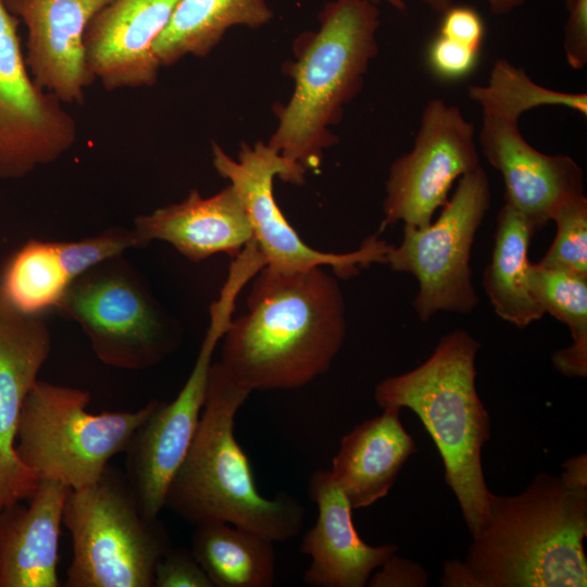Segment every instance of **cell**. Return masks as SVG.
I'll use <instances>...</instances> for the list:
<instances>
[{
  "label": "cell",
  "instance_id": "6da1fadb",
  "mask_svg": "<svg viewBox=\"0 0 587 587\" xmlns=\"http://www.w3.org/2000/svg\"><path fill=\"white\" fill-rule=\"evenodd\" d=\"M246 304L223 335L218 360L240 386L295 389L329 369L347 324L340 287L322 266L295 273L263 266Z\"/></svg>",
  "mask_w": 587,
  "mask_h": 587
},
{
  "label": "cell",
  "instance_id": "7a4b0ae2",
  "mask_svg": "<svg viewBox=\"0 0 587 587\" xmlns=\"http://www.w3.org/2000/svg\"><path fill=\"white\" fill-rule=\"evenodd\" d=\"M251 391L220 361L212 363L205 402L192 442L166 491L165 507L192 525L227 523L287 541L302 530L304 507L286 492L257 489L249 459L235 436V419Z\"/></svg>",
  "mask_w": 587,
  "mask_h": 587
},
{
  "label": "cell",
  "instance_id": "3957f363",
  "mask_svg": "<svg viewBox=\"0 0 587 587\" xmlns=\"http://www.w3.org/2000/svg\"><path fill=\"white\" fill-rule=\"evenodd\" d=\"M379 9L370 0H329L315 30L295 40V60L284 66L294 82L288 102L267 145L287 162L317 171L324 150L338 139L330 132L345 107L361 91L378 53Z\"/></svg>",
  "mask_w": 587,
  "mask_h": 587
},
{
  "label": "cell",
  "instance_id": "277c9868",
  "mask_svg": "<svg viewBox=\"0 0 587 587\" xmlns=\"http://www.w3.org/2000/svg\"><path fill=\"white\" fill-rule=\"evenodd\" d=\"M587 489L538 474L514 496L492 495L464 565L476 587H585Z\"/></svg>",
  "mask_w": 587,
  "mask_h": 587
},
{
  "label": "cell",
  "instance_id": "5b68a950",
  "mask_svg": "<svg viewBox=\"0 0 587 587\" xmlns=\"http://www.w3.org/2000/svg\"><path fill=\"white\" fill-rule=\"evenodd\" d=\"M480 342L464 329L439 340L415 369L379 382V407L410 409L422 421L442 459L445 482L453 491L472 536L489 517L492 492L482 464L491 435L490 417L476 389L475 360Z\"/></svg>",
  "mask_w": 587,
  "mask_h": 587
},
{
  "label": "cell",
  "instance_id": "8992f818",
  "mask_svg": "<svg viewBox=\"0 0 587 587\" xmlns=\"http://www.w3.org/2000/svg\"><path fill=\"white\" fill-rule=\"evenodd\" d=\"M86 390L37 380L18 420L15 451L38 480L76 490L97 483L124 452L155 400L136 411L88 412Z\"/></svg>",
  "mask_w": 587,
  "mask_h": 587
},
{
  "label": "cell",
  "instance_id": "52a82bcc",
  "mask_svg": "<svg viewBox=\"0 0 587 587\" xmlns=\"http://www.w3.org/2000/svg\"><path fill=\"white\" fill-rule=\"evenodd\" d=\"M63 523L72 539L67 587H153L172 548L159 517H148L120 472L108 466L88 487L70 489Z\"/></svg>",
  "mask_w": 587,
  "mask_h": 587
},
{
  "label": "cell",
  "instance_id": "ba28073f",
  "mask_svg": "<svg viewBox=\"0 0 587 587\" xmlns=\"http://www.w3.org/2000/svg\"><path fill=\"white\" fill-rule=\"evenodd\" d=\"M54 310L76 322L96 357L115 369H150L179 344L178 325L123 255L74 278Z\"/></svg>",
  "mask_w": 587,
  "mask_h": 587
},
{
  "label": "cell",
  "instance_id": "9c48e42d",
  "mask_svg": "<svg viewBox=\"0 0 587 587\" xmlns=\"http://www.w3.org/2000/svg\"><path fill=\"white\" fill-rule=\"evenodd\" d=\"M254 274L250 261L230 262L218 298L210 307L209 327L187 380L171 402L155 400L124 451L127 483L148 517H159L165 507L170 483L199 425L213 354L233 319L239 294Z\"/></svg>",
  "mask_w": 587,
  "mask_h": 587
},
{
  "label": "cell",
  "instance_id": "30bf717a",
  "mask_svg": "<svg viewBox=\"0 0 587 587\" xmlns=\"http://www.w3.org/2000/svg\"><path fill=\"white\" fill-rule=\"evenodd\" d=\"M490 201L489 178L479 166L459 178L435 222L424 227L403 225L401 243L388 246L384 263L417 280L412 305L421 322H428L438 312L466 314L478 303L470 261Z\"/></svg>",
  "mask_w": 587,
  "mask_h": 587
},
{
  "label": "cell",
  "instance_id": "8fae6325",
  "mask_svg": "<svg viewBox=\"0 0 587 587\" xmlns=\"http://www.w3.org/2000/svg\"><path fill=\"white\" fill-rule=\"evenodd\" d=\"M212 163L229 180L249 218L253 241L265 265L283 273L301 272L316 266H332L339 277L355 274L359 267L384 263L388 245L375 236L360 249L348 253L323 252L309 247L280 211L273 191L274 178L302 185L305 172L287 162L263 141L242 142L237 159L230 158L216 142L212 143Z\"/></svg>",
  "mask_w": 587,
  "mask_h": 587
},
{
  "label": "cell",
  "instance_id": "7c38bea8",
  "mask_svg": "<svg viewBox=\"0 0 587 587\" xmlns=\"http://www.w3.org/2000/svg\"><path fill=\"white\" fill-rule=\"evenodd\" d=\"M480 166L475 126L461 109L430 99L412 149L389 167L382 228L402 222L424 227L448 201L454 180Z\"/></svg>",
  "mask_w": 587,
  "mask_h": 587
},
{
  "label": "cell",
  "instance_id": "4fadbf2b",
  "mask_svg": "<svg viewBox=\"0 0 587 587\" xmlns=\"http://www.w3.org/2000/svg\"><path fill=\"white\" fill-rule=\"evenodd\" d=\"M18 17L0 0V179L55 162L76 142L75 118L40 88L26 65Z\"/></svg>",
  "mask_w": 587,
  "mask_h": 587
},
{
  "label": "cell",
  "instance_id": "5bb4252c",
  "mask_svg": "<svg viewBox=\"0 0 587 587\" xmlns=\"http://www.w3.org/2000/svg\"><path fill=\"white\" fill-rule=\"evenodd\" d=\"M52 338L41 315L16 309L0 288V509L29 499L39 480L15 451L24 401L51 352Z\"/></svg>",
  "mask_w": 587,
  "mask_h": 587
},
{
  "label": "cell",
  "instance_id": "9a60e30c",
  "mask_svg": "<svg viewBox=\"0 0 587 587\" xmlns=\"http://www.w3.org/2000/svg\"><path fill=\"white\" fill-rule=\"evenodd\" d=\"M112 0H4L27 29L25 61L35 83L62 103L82 104L96 80L86 57L85 34Z\"/></svg>",
  "mask_w": 587,
  "mask_h": 587
},
{
  "label": "cell",
  "instance_id": "2e32d148",
  "mask_svg": "<svg viewBox=\"0 0 587 587\" xmlns=\"http://www.w3.org/2000/svg\"><path fill=\"white\" fill-rule=\"evenodd\" d=\"M482 151L503 179L504 203L533 226L542 228L571 198L584 195V172L566 154L549 155L521 134L519 122L483 113Z\"/></svg>",
  "mask_w": 587,
  "mask_h": 587
},
{
  "label": "cell",
  "instance_id": "e0dca14e",
  "mask_svg": "<svg viewBox=\"0 0 587 587\" xmlns=\"http://www.w3.org/2000/svg\"><path fill=\"white\" fill-rule=\"evenodd\" d=\"M179 0H112L85 34L89 70L107 90L151 87L160 64L154 42Z\"/></svg>",
  "mask_w": 587,
  "mask_h": 587
},
{
  "label": "cell",
  "instance_id": "ac0fdd59",
  "mask_svg": "<svg viewBox=\"0 0 587 587\" xmlns=\"http://www.w3.org/2000/svg\"><path fill=\"white\" fill-rule=\"evenodd\" d=\"M309 496L316 504L317 519L300 545V551L311 559L303 582L313 587L366 586L398 547L371 546L359 536L353 509L329 470L321 469L311 475Z\"/></svg>",
  "mask_w": 587,
  "mask_h": 587
},
{
  "label": "cell",
  "instance_id": "d6986e66",
  "mask_svg": "<svg viewBox=\"0 0 587 587\" xmlns=\"http://www.w3.org/2000/svg\"><path fill=\"white\" fill-rule=\"evenodd\" d=\"M133 228L141 248L165 241L195 262L217 253L235 258L253 240L247 213L230 185L210 197L192 189L178 203L137 216Z\"/></svg>",
  "mask_w": 587,
  "mask_h": 587
},
{
  "label": "cell",
  "instance_id": "ffe728a7",
  "mask_svg": "<svg viewBox=\"0 0 587 587\" xmlns=\"http://www.w3.org/2000/svg\"><path fill=\"white\" fill-rule=\"evenodd\" d=\"M70 488L39 480L27 507L2 510L0 587H59V541Z\"/></svg>",
  "mask_w": 587,
  "mask_h": 587
},
{
  "label": "cell",
  "instance_id": "44dd1931",
  "mask_svg": "<svg viewBox=\"0 0 587 587\" xmlns=\"http://www.w3.org/2000/svg\"><path fill=\"white\" fill-rule=\"evenodd\" d=\"M378 416L345 435L329 470L351 508H367L387 496L417 447L400 421V409L385 408Z\"/></svg>",
  "mask_w": 587,
  "mask_h": 587
},
{
  "label": "cell",
  "instance_id": "7402d4cb",
  "mask_svg": "<svg viewBox=\"0 0 587 587\" xmlns=\"http://www.w3.org/2000/svg\"><path fill=\"white\" fill-rule=\"evenodd\" d=\"M274 11L267 0H179L154 42L160 66L187 55L207 57L235 26L252 29L268 24Z\"/></svg>",
  "mask_w": 587,
  "mask_h": 587
},
{
  "label": "cell",
  "instance_id": "603a6c76",
  "mask_svg": "<svg viewBox=\"0 0 587 587\" xmlns=\"http://www.w3.org/2000/svg\"><path fill=\"white\" fill-rule=\"evenodd\" d=\"M534 233L530 223L504 203L497 216L491 258L483 275V288L495 313L517 328H525L545 314L528 279L527 253Z\"/></svg>",
  "mask_w": 587,
  "mask_h": 587
},
{
  "label": "cell",
  "instance_id": "cb8c5ba5",
  "mask_svg": "<svg viewBox=\"0 0 587 587\" xmlns=\"http://www.w3.org/2000/svg\"><path fill=\"white\" fill-rule=\"evenodd\" d=\"M274 541L227 523L196 526L191 552L213 587H270L275 580Z\"/></svg>",
  "mask_w": 587,
  "mask_h": 587
},
{
  "label": "cell",
  "instance_id": "d4e9b609",
  "mask_svg": "<svg viewBox=\"0 0 587 587\" xmlns=\"http://www.w3.org/2000/svg\"><path fill=\"white\" fill-rule=\"evenodd\" d=\"M70 283L54 242L35 239L11 257L0 277V288L10 302L29 315L54 310Z\"/></svg>",
  "mask_w": 587,
  "mask_h": 587
},
{
  "label": "cell",
  "instance_id": "484cf974",
  "mask_svg": "<svg viewBox=\"0 0 587 587\" xmlns=\"http://www.w3.org/2000/svg\"><path fill=\"white\" fill-rule=\"evenodd\" d=\"M467 96L483 113L515 122L523 113L542 105L564 107L587 116L586 92L546 88L503 58L495 61L486 85L470 86Z\"/></svg>",
  "mask_w": 587,
  "mask_h": 587
},
{
  "label": "cell",
  "instance_id": "4316f807",
  "mask_svg": "<svg viewBox=\"0 0 587 587\" xmlns=\"http://www.w3.org/2000/svg\"><path fill=\"white\" fill-rule=\"evenodd\" d=\"M528 279L542 311L569 327L573 345L587 348V276L530 263Z\"/></svg>",
  "mask_w": 587,
  "mask_h": 587
},
{
  "label": "cell",
  "instance_id": "83f0119b",
  "mask_svg": "<svg viewBox=\"0 0 587 587\" xmlns=\"http://www.w3.org/2000/svg\"><path fill=\"white\" fill-rule=\"evenodd\" d=\"M555 237L540 266L587 276V198L580 195L565 201L554 212Z\"/></svg>",
  "mask_w": 587,
  "mask_h": 587
},
{
  "label": "cell",
  "instance_id": "f1b7e54d",
  "mask_svg": "<svg viewBox=\"0 0 587 587\" xmlns=\"http://www.w3.org/2000/svg\"><path fill=\"white\" fill-rule=\"evenodd\" d=\"M60 262L71 282L132 248H141L134 228H110L92 237L74 241H53Z\"/></svg>",
  "mask_w": 587,
  "mask_h": 587
},
{
  "label": "cell",
  "instance_id": "f546056e",
  "mask_svg": "<svg viewBox=\"0 0 587 587\" xmlns=\"http://www.w3.org/2000/svg\"><path fill=\"white\" fill-rule=\"evenodd\" d=\"M479 51L437 35L429 43L426 60L430 71L445 80H458L475 68Z\"/></svg>",
  "mask_w": 587,
  "mask_h": 587
},
{
  "label": "cell",
  "instance_id": "4dcf8cb0",
  "mask_svg": "<svg viewBox=\"0 0 587 587\" xmlns=\"http://www.w3.org/2000/svg\"><path fill=\"white\" fill-rule=\"evenodd\" d=\"M153 587H213L191 550L171 548L158 562Z\"/></svg>",
  "mask_w": 587,
  "mask_h": 587
},
{
  "label": "cell",
  "instance_id": "1f68e13d",
  "mask_svg": "<svg viewBox=\"0 0 587 587\" xmlns=\"http://www.w3.org/2000/svg\"><path fill=\"white\" fill-rule=\"evenodd\" d=\"M441 14L439 35L475 50H480L485 36V24L474 8L452 4Z\"/></svg>",
  "mask_w": 587,
  "mask_h": 587
},
{
  "label": "cell",
  "instance_id": "d6a6232c",
  "mask_svg": "<svg viewBox=\"0 0 587 587\" xmlns=\"http://www.w3.org/2000/svg\"><path fill=\"white\" fill-rule=\"evenodd\" d=\"M564 26L563 49L569 65L582 70L587 65V0H572Z\"/></svg>",
  "mask_w": 587,
  "mask_h": 587
},
{
  "label": "cell",
  "instance_id": "836d02e7",
  "mask_svg": "<svg viewBox=\"0 0 587 587\" xmlns=\"http://www.w3.org/2000/svg\"><path fill=\"white\" fill-rule=\"evenodd\" d=\"M374 574L367 586L371 587H423L427 585L426 571L414 561L390 555Z\"/></svg>",
  "mask_w": 587,
  "mask_h": 587
},
{
  "label": "cell",
  "instance_id": "e575fe53",
  "mask_svg": "<svg viewBox=\"0 0 587 587\" xmlns=\"http://www.w3.org/2000/svg\"><path fill=\"white\" fill-rule=\"evenodd\" d=\"M561 479L565 486L574 489H587V455L582 453L563 463Z\"/></svg>",
  "mask_w": 587,
  "mask_h": 587
},
{
  "label": "cell",
  "instance_id": "d590c367",
  "mask_svg": "<svg viewBox=\"0 0 587 587\" xmlns=\"http://www.w3.org/2000/svg\"><path fill=\"white\" fill-rule=\"evenodd\" d=\"M430 9L442 13L453 3V0H417ZM496 15H507L522 7L525 0H484Z\"/></svg>",
  "mask_w": 587,
  "mask_h": 587
},
{
  "label": "cell",
  "instance_id": "8d00e7d4",
  "mask_svg": "<svg viewBox=\"0 0 587 587\" xmlns=\"http://www.w3.org/2000/svg\"><path fill=\"white\" fill-rule=\"evenodd\" d=\"M442 586L476 587L474 577L469 569L460 561L447 562L440 579Z\"/></svg>",
  "mask_w": 587,
  "mask_h": 587
},
{
  "label": "cell",
  "instance_id": "74e56055",
  "mask_svg": "<svg viewBox=\"0 0 587 587\" xmlns=\"http://www.w3.org/2000/svg\"><path fill=\"white\" fill-rule=\"evenodd\" d=\"M376 4L384 2L396 9L397 11L404 13L407 11V1L405 0H370Z\"/></svg>",
  "mask_w": 587,
  "mask_h": 587
},
{
  "label": "cell",
  "instance_id": "f35d334b",
  "mask_svg": "<svg viewBox=\"0 0 587 587\" xmlns=\"http://www.w3.org/2000/svg\"><path fill=\"white\" fill-rule=\"evenodd\" d=\"M565 8L571 3L572 0H561Z\"/></svg>",
  "mask_w": 587,
  "mask_h": 587
},
{
  "label": "cell",
  "instance_id": "ab89813d",
  "mask_svg": "<svg viewBox=\"0 0 587 587\" xmlns=\"http://www.w3.org/2000/svg\"><path fill=\"white\" fill-rule=\"evenodd\" d=\"M1 513H2V510L0 509V519H1Z\"/></svg>",
  "mask_w": 587,
  "mask_h": 587
}]
</instances>
